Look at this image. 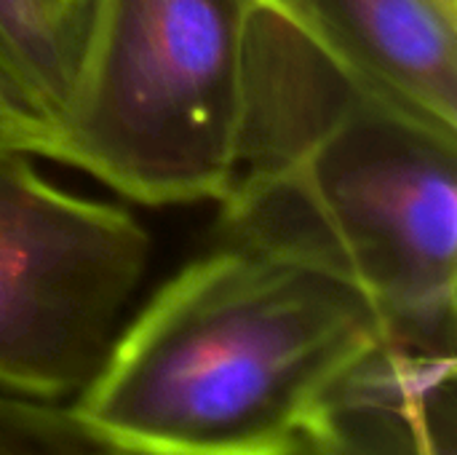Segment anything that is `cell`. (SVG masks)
<instances>
[{
	"instance_id": "obj_1",
	"label": "cell",
	"mask_w": 457,
	"mask_h": 455,
	"mask_svg": "<svg viewBox=\"0 0 457 455\" xmlns=\"http://www.w3.org/2000/svg\"><path fill=\"white\" fill-rule=\"evenodd\" d=\"M217 233L348 276L391 343L455 359L457 131L375 94L262 0Z\"/></svg>"
},
{
	"instance_id": "obj_7",
	"label": "cell",
	"mask_w": 457,
	"mask_h": 455,
	"mask_svg": "<svg viewBox=\"0 0 457 455\" xmlns=\"http://www.w3.org/2000/svg\"><path fill=\"white\" fill-rule=\"evenodd\" d=\"M0 455H190L150 448L83 418L72 405L0 392ZM260 455H361L324 424Z\"/></svg>"
},
{
	"instance_id": "obj_6",
	"label": "cell",
	"mask_w": 457,
	"mask_h": 455,
	"mask_svg": "<svg viewBox=\"0 0 457 455\" xmlns=\"http://www.w3.org/2000/svg\"><path fill=\"white\" fill-rule=\"evenodd\" d=\"M83 29L86 0H0V86L46 131L70 94Z\"/></svg>"
},
{
	"instance_id": "obj_5",
	"label": "cell",
	"mask_w": 457,
	"mask_h": 455,
	"mask_svg": "<svg viewBox=\"0 0 457 455\" xmlns=\"http://www.w3.org/2000/svg\"><path fill=\"white\" fill-rule=\"evenodd\" d=\"M391 105L457 131V11L439 0H262Z\"/></svg>"
},
{
	"instance_id": "obj_3",
	"label": "cell",
	"mask_w": 457,
	"mask_h": 455,
	"mask_svg": "<svg viewBox=\"0 0 457 455\" xmlns=\"http://www.w3.org/2000/svg\"><path fill=\"white\" fill-rule=\"evenodd\" d=\"M257 0H86L43 158L147 204L222 201L238 164Z\"/></svg>"
},
{
	"instance_id": "obj_4",
	"label": "cell",
	"mask_w": 457,
	"mask_h": 455,
	"mask_svg": "<svg viewBox=\"0 0 457 455\" xmlns=\"http://www.w3.org/2000/svg\"><path fill=\"white\" fill-rule=\"evenodd\" d=\"M153 241L123 206L48 182L0 145V392L64 400L107 357Z\"/></svg>"
},
{
	"instance_id": "obj_2",
	"label": "cell",
	"mask_w": 457,
	"mask_h": 455,
	"mask_svg": "<svg viewBox=\"0 0 457 455\" xmlns=\"http://www.w3.org/2000/svg\"><path fill=\"white\" fill-rule=\"evenodd\" d=\"M386 343L378 306L348 276L217 239L118 330L72 408L161 451L270 453Z\"/></svg>"
},
{
	"instance_id": "obj_8",
	"label": "cell",
	"mask_w": 457,
	"mask_h": 455,
	"mask_svg": "<svg viewBox=\"0 0 457 455\" xmlns=\"http://www.w3.org/2000/svg\"><path fill=\"white\" fill-rule=\"evenodd\" d=\"M46 137L48 131L35 118H29L0 86V145L27 150L29 156H40Z\"/></svg>"
}]
</instances>
